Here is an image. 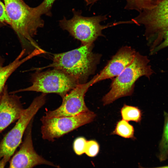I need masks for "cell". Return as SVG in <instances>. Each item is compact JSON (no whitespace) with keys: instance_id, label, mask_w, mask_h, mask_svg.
<instances>
[{"instance_id":"6da1fadb","label":"cell","mask_w":168,"mask_h":168,"mask_svg":"<svg viewBox=\"0 0 168 168\" xmlns=\"http://www.w3.org/2000/svg\"><path fill=\"white\" fill-rule=\"evenodd\" d=\"M94 44L85 45L64 53L54 54L52 62L45 68L61 70L76 79L79 84L87 82L94 73L101 55L92 51Z\"/></svg>"},{"instance_id":"7a4b0ae2","label":"cell","mask_w":168,"mask_h":168,"mask_svg":"<svg viewBox=\"0 0 168 168\" xmlns=\"http://www.w3.org/2000/svg\"><path fill=\"white\" fill-rule=\"evenodd\" d=\"M9 25L18 35L22 44H27L35 49L41 50L33 39L38 30L44 27V20L35 7H31L22 0H3Z\"/></svg>"},{"instance_id":"3957f363","label":"cell","mask_w":168,"mask_h":168,"mask_svg":"<svg viewBox=\"0 0 168 168\" xmlns=\"http://www.w3.org/2000/svg\"><path fill=\"white\" fill-rule=\"evenodd\" d=\"M149 62L147 56L136 52L131 63L112 82L110 91L102 98L103 105H107L121 97L131 96L136 82L141 77L144 76L149 79L154 73Z\"/></svg>"},{"instance_id":"277c9868","label":"cell","mask_w":168,"mask_h":168,"mask_svg":"<svg viewBox=\"0 0 168 168\" xmlns=\"http://www.w3.org/2000/svg\"><path fill=\"white\" fill-rule=\"evenodd\" d=\"M72 17L68 19L64 16L59 21V25L63 30L67 31L76 39L80 40L82 45L93 44L100 36H104L102 30L108 27L117 25L130 23V21H121L106 25L100 24L101 22L107 19V15H98L86 17L82 15V12L72 10Z\"/></svg>"},{"instance_id":"5b68a950","label":"cell","mask_w":168,"mask_h":168,"mask_svg":"<svg viewBox=\"0 0 168 168\" xmlns=\"http://www.w3.org/2000/svg\"><path fill=\"white\" fill-rule=\"evenodd\" d=\"M30 86L11 92L33 91L43 93H53L58 95L63 99L72 90L79 84L74 78L63 71L55 68L40 72L37 70L31 78Z\"/></svg>"},{"instance_id":"8992f818","label":"cell","mask_w":168,"mask_h":168,"mask_svg":"<svg viewBox=\"0 0 168 168\" xmlns=\"http://www.w3.org/2000/svg\"><path fill=\"white\" fill-rule=\"evenodd\" d=\"M139 13L131 21L133 23L144 26L148 45L153 50L160 43L163 33L168 29V0Z\"/></svg>"},{"instance_id":"52a82bcc","label":"cell","mask_w":168,"mask_h":168,"mask_svg":"<svg viewBox=\"0 0 168 168\" xmlns=\"http://www.w3.org/2000/svg\"><path fill=\"white\" fill-rule=\"evenodd\" d=\"M46 94L42 93L35 97L30 106L24 109L15 125L0 142V160L3 158L9 160L21 143L22 138L30 121L39 109L45 104Z\"/></svg>"},{"instance_id":"ba28073f","label":"cell","mask_w":168,"mask_h":168,"mask_svg":"<svg viewBox=\"0 0 168 168\" xmlns=\"http://www.w3.org/2000/svg\"><path fill=\"white\" fill-rule=\"evenodd\" d=\"M96 116L91 111L70 116L47 118L43 116L41 133L44 140L53 141L56 138L92 122Z\"/></svg>"},{"instance_id":"9c48e42d","label":"cell","mask_w":168,"mask_h":168,"mask_svg":"<svg viewBox=\"0 0 168 168\" xmlns=\"http://www.w3.org/2000/svg\"><path fill=\"white\" fill-rule=\"evenodd\" d=\"M96 76L90 81L79 84L62 99L61 105L57 109L45 112L47 118L70 116L90 111L85 102L84 97L89 87L96 83Z\"/></svg>"},{"instance_id":"30bf717a","label":"cell","mask_w":168,"mask_h":168,"mask_svg":"<svg viewBox=\"0 0 168 168\" xmlns=\"http://www.w3.org/2000/svg\"><path fill=\"white\" fill-rule=\"evenodd\" d=\"M32 120L26 130L19 150L11 160L9 168H33L40 165L61 168L44 158L35 150L32 138Z\"/></svg>"},{"instance_id":"8fae6325","label":"cell","mask_w":168,"mask_h":168,"mask_svg":"<svg viewBox=\"0 0 168 168\" xmlns=\"http://www.w3.org/2000/svg\"><path fill=\"white\" fill-rule=\"evenodd\" d=\"M136 53L129 46L121 48L99 73L96 75V83L118 76L131 63Z\"/></svg>"},{"instance_id":"7c38bea8","label":"cell","mask_w":168,"mask_h":168,"mask_svg":"<svg viewBox=\"0 0 168 168\" xmlns=\"http://www.w3.org/2000/svg\"><path fill=\"white\" fill-rule=\"evenodd\" d=\"M20 98L15 94L9 93L5 86L0 98V133L21 116L24 109Z\"/></svg>"},{"instance_id":"4fadbf2b","label":"cell","mask_w":168,"mask_h":168,"mask_svg":"<svg viewBox=\"0 0 168 168\" xmlns=\"http://www.w3.org/2000/svg\"><path fill=\"white\" fill-rule=\"evenodd\" d=\"M25 51L23 49L13 61L6 66L4 65L3 60L0 56V98L6 86L5 83L9 76L22 64L34 56L33 54L30 53L22 59Z\"/></svg>"},{"instance_id":"5bb4252c","label":"cell","mask_w":168,"mask_h":168,"mask_svg":"<svg viewBox=\"0 0 168 168\" xmlns=\"http://www.w3.org/2000/svg\"><path fill=\"white\" fill-rule=\"evenodd\" d=\"M101 0H91L95 3ZM126 4L125 9L128 10H135L139 12L142 11L149 9L155 7L164 0H125Z\"/></svg>"},{"instance_id":"9a60e30c","label":"cell","mask_w":168,"mask_h":168,"mask_svg":"<svg viewBox=\"0 0 168 168\" xmlns=\"http://www.w3.org/2000/svg\"><path fill=\"white\" fill-rule=\"evenodd\" d=\"M164 122L161 139L159 145L158 157L161 161L168 157V113L164 112Z\"/></svg>"},{"instance_id":"2e32d148","label":"cell","mask_w":168,"mask_h":168,"mask_svg":"<svg viewBox=\"0 0 168 168\" xmlns=\"http://www.w3.org/2000/svg\"><path fill=\"white\" fill-rule=\"evenodd\" d=\"M133 127L128 121L122 119L118 122L111 134L117 135L126 138L135 139Z\"/></svg>"},{"instance_id":"e0dca14e","label":"cell","mask_w":168,"mask_h":168,"mask_svg":"<svg viewBox=\"0 0 168 168\" xmlns=\"http://www.w3.org/2000/svg\"><path fill=\"white\" fill-rule=\"evenodd\" d=\"M120 113L122 119L127 121L139 123L141 120L142 111L138 107L124 104L121 109Z\"/></svg>"},{"instance_id":"ac0fdd59","label":"cell","mask_w":168,"mask_h":168,"mask_svg":"<svg viewBox=\"0 0 168 168\" xmlns=\"http://www.w3.org/2000/svg\"><path fill=\"white\" fill-rule=\"evenodd\" d=\"M55 0H44L40 4L35 7L39 14L41 16L43 15L52 16L51 10Z\"/></svg>"},{"instance_id":"d6986e66","label":"cell","mask_w":168,"mask_h":168,"mask_svg":"<svg viewBox=\"0 0 168 168\" xmlns=\"http://www.w3.org/2000/svg\"><path fill=\"white\" fill-rule=\"evenodd\" d=\"M87 140L83 137H79L74 141L73 148L75 153L78 156H81L85 153Z\"/></svg>"},{"instance_id":"ffe728a7","label":"cell","mask_w":168,"mask_h":168,"mask_svg":"<svg viewBox=\"0 0 168 168\" xmlns=\"http://www.w3.org/2000/svg\"><path fill=\"white\" fill-rule=\"evenodd\" d=\"M99 149V145L96 141H87L85 153L89 157H94L98 154Z\"/></svg>"},{"instance_id":"44dd1931","label":"cell","mask_w":168,"mask_h":168,"mask_svg":"<svg viewBox=\"0 0 168 168\" xmlns=\"http://www.w3.org/2000/svg\"><path fill=\"white\" fill-rule=\"evenodd\" d=\"M168 47V29L163 33L160 43L150 53V54H154L161 50Z\"/></svg>"},{"instance_id":"7402d4cb","label":"cell","mask_w":168,"mask_h":168,"mask_svg":"<svg viewBox=\"0 0 168 168\" xmlns=\"http://www.w3.org/2000/svg\"><path fill=\"white\" fill-rule=\"evenodd\" d=\"M0 22L10 24V20L7 14L5 5L0 0Z\"/></svg>"},{"instance_id":"603a6c76","label":"cell","mask_w":168,"mask_h":168,"mask_svg":"<svg viewBox=\"0 0 168 168\" xmlns=\"http://www.w3.org/2000/svg\"><path fill=\"white\" fill-rule=\"evenodd\" d=\"M9 160L7 159L3 158L0 160V168H4L7 162Z\"/></svg>"},{"instance_id":"cb8c5ba5","label":"cell","mask_w":168,"mask_h":168,"mask_svg":"<svg viewBox=\"0 0 168 168\" xmlns=\"http://www.w3.org/2000/svg\"><path fill=\"white\" fill-rule=\"evenodd\" d=\"M138 168H168V165L164 166H162L156 167H153V168H146L140 165H139Z\"/></svg>"},{"instance_id":"d4e9b609","label":"cell","mask_w":168,"mask_h":168,"mask_svg":"<svg viewBox=\"0 0 168 168\" xmlns=\"http://www.w3.org/2000/svg\"><path fill=\"white\" fill-rule=\"evenodd\" d=\"M2 23L0 22V27L2 25Z\"/></svg>"}]
</instances>
